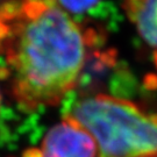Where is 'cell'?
Segmentation results:
<instances>
[{"label": "cell", "instance_id": "1", "mask_svg": "<svg viewBox=\"0 0 157 157\" xmlns=\"http://www.w3.org/2000/svg\"><path fill=\"white\" fill-rule=\"evenodd\" d=\"M6 61L12 93L25 111L55 106L77 86L90 45L98 41L56 1L6 10Z\"/></svg>", "mask_w": 157, "mask_h": 157}, {"label": "cell", "instance_id": "2", "mask_svg": "<svg viewBox=\"0 0 157 157\" xmlns=\"http://www.w3.org/2000/svg\"><path fill=\"white\" fill-rule=\"evenodd\" d=\"M63 118L94 140L99 157H157V114L115 95L76 98Z\"/></svg>", "mask_w": 157, "mask_h": 157}, {"label": "cell", "instance_id": "3", "mask_svg": "<svg viewBox=\"0 0 157 157\" xmlns=\"http://www.w3.org/2000/svg\"><path fill=\"white\" fill-rule=\"evenodd\" d=\"M39 157H99V152L84 129L63 119L45 134Z\"/></svg>", "mask_w": 157, "mask_h": 157}, {"label": "cell", "instance_id": "4", "mask_svg": "<svg viewBox=\"0 0 157 157\" xmlns=\"http://www.w3.org/2000/svg\"><path fill=\"white\" fill-rule=\"evenodd\" d=\"M124 8L141 37L157 52V0H132Z\"/></svg>", "mask_w": 157, "mask_h": 157}, {"label": "cell", "instance_id": "5", "mask_svg": "<svg viewBox=\"0 0 157 157\" xmlns=\"http://www.w3.org/2000/svg\"><path fill=\"white\" fill-rule=\"evenodd\" d=\"M0 37H1V27H0Z\"/></svg>", "mask_w": 157, "mask_h": 157}, {"label": "cell", "instance_id": "6", "mask_svg": "<svg viewBox=\"0 0 157 157\" xmlns=\"http://www.w3.org/2000/svg\"><path fill=\"white\" fill-rule=\"evenodd\" d=\"M0 104H1V95H0Z\"/></svg>", "mask_w": 157, "mask_h": 157}]
</instances>
